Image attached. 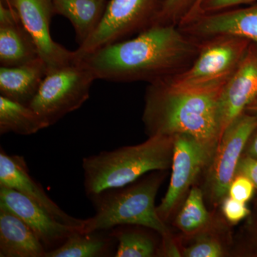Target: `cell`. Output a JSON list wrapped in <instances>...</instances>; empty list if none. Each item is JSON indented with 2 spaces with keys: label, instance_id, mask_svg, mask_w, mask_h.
Here are the masks:
<instances>
[{
  "label": "cell",
  "instance_id": "cell-11",
  "mask_svg": "<svg viewBox=\"0 0 257 257\" xmlns=\"http://www.w3.org/2000/svg\"><path fill=\"white\" fill-rule=\"evenodd\" d=\"M0 205L18 216L31 228L47 251L60 246L79 228L59 222L43 208L16 189L0 186Z\"/></svg>",
  "mask_w": 257,
  "mask_h": 257
},
{
  "label": "cell",
  "instance_id": "cell-4",
  "mask_svg": "<svg viewBox=\"0 0 257 257\" xmlns=\"http://www.w3.org/2000/svg\"><path fill=\"white\" fill-rule=\"evenodd\" d=\"M162 179L155 174L130 187L109 189L94 196L91 199L95 214L84 219L81 232H98L116 226L135 225L155 230L164 238L170 236L155 207Z\"/></svg>",
  "mask_w": 257,
  "mask_h": 257
},
{
  "label": "cell",
  "instance_id": "cell-30",
  "mask_svg": "<svg viewBox=\"0 0 257 257\" xmlns=\"http://www.w3.org/2000/svg\"><path fill=\"white\" fill-rule=\"evenodd\" d=\"M245 149L246 156L257 159V128L250 137Z\"/></svg>",
  "mask_w": 257,
  "mask_h": 257
},
{
  "label": "cell",
  "instance_id": "cell-33",
  "mask_svg": "<svg viewBox=\"0 0 257 257\" xmlns=\"http://www.w3.org/2000/svg\"><path fill=\"white\" fill-rule=\"evenodd\" d=\"M256 242H257V241H256Z\"/></svg>",
  "mask_w": 257,
  "mask_h": 257
},
{
  "label": "cell",
  "instance_id": "cell-3",
  "mask_svg": "<svg viewBox=\"0 0 257 257\" xmlns=\"http://www.w3.org/2000/svg\"><path fill=\"white\" fill-rule=\"evenodd\" d=\"M175 137L155 135L145 143L103 151L82 160L84 187L92 198L109 189L121 188L142 176L172 166Z\"/></svg>",
  "mask_w": 257,
  "mask_h": 257
},
{
  "label": "cell",
  "instance_id": "cell-1",
  "mask_svg": "<svg viewBox=\"0 0 257 257\" xmlns=\"http://www.w3.org/2000/svg\"><path fill=\"white\" fill-rule=\"evenodd\" d=\"M172 24H157L138 36L106 45L82 60L96 79L150 83L179 73L194 62L200 42Z\"/></svg>",
  "mask_w": 257,
  "mask_h": 257
},
{
  "label": "cell",
  "instance_id": "cell-6",
  "mask_svg": "<svg viewBox=\"0 0 257 257\" xmlns=\"http://www.w3.org/2000/svg\"><path fill=\"white\" fill-rule=\"evenodd\" d=\"M94 74L82 61L47 73L29 106L47 124H55L89 98Z\"/></svg>",
  "mask_w": 257,
  "mask_h": 257
},
{
  "label": "cell",
  "instance_id": "cell-15",
  "mask_svg": "<svg viewBox=\"0 0 257 257\" xmlns=\"http://www.w3.org/2000/svg\"><path fill=\"white\" fill-rule=\"evenodd\" d=\"M47 251L26 223L0 205V256L45 257Z\"/></svg>",
  "mask_w": 257,
  "mask_h": 257
},
{
  "label": "cell",
  "instance_id": "cell-28",
  "mask_svg": "<svg viewBox=\"0 0 257 257\" xmlns=\"http://www.w3.org/2000/svg\"><path fill=\"white\" fill-rule=\"evenodd\" d=\"M236 175L246 176L257 189V159L242 155L238 164Z\"/></svg>",
  "mask_w": 257,
  "mask_h": 257
},
{
  "label": "cell",
  "instance_id": "cell-31",
  "mask_svg": "<svg viewBox=\"0 0 257 257\" xmlns=\"http://www.w3.org/2000/svg\"><path fill=\"white\" fill-rule=\"evenodd\" d=\"M244 112L247 113V114L250 115H252V116L257 118V98L247 108H246Z\"/></svg>",
  "mask_w": 257,
  "mask_h": 257
},
{
  "label": "cell",
  "instance_id": "cell-32",
  "mask_svg": "<svg viewBox=\"0 0 257 257\" xmlns=\"http://www.w3.org/2000/svg\"><path fill=\"white\" fill-rule=\"evenodd\" d=\"M2 1L3 2V3H5V5H8V7H11L10 5V1L9 0H2Z\"/></svg>",
  "mask_w": 257,
  "mask_h": 257
},
{
  "label": "cell",
  "instance_id": "cell-24",
  "mask_svg": "<svg viewBox=\"0 0 257 257\" xmlns=\"http://www.w3.org/2000/svg\"><path fill=\"white\" fill-rule=\"evenodd\" d=\"M224 253L220 242L211 237L201 238L183 250V256L187 257H220Z\"/></svg>",
  "mask_w": 257,
  "mask_h": 257
},
{
  "label": "cell",
  "instance_id": "cell-20",
  "mask_svg": "<svg viewBox=\"0 0 257 257\" xmlns=\"http://www.w3.org/2000/svg\"><path fill=\"white\" fill-rule=\"evenodd\" d=\"M111 238L104 237L96 232L74 231L58 247L47 251L45 257H97L106 256Z\"/></svg>",
  "mask_w": 257,
  "mask_h": 257
},
{
  "label": "cell",
  "instance_id": "cell-8",
  "mask_svg": "<svg viewBox=\"0 0 257 257\" xmlns=\"http://www.w3.org/2000/svg\"><path fill=\"white\" fill-rule=\"evenodd\" d=\"M169 188L157 213L168 219L203 169L210 164L217 144L205 143L187 135H175Z\"/></svg>",
  "mask_w": 257,
  "mask_h": 257
},
{
  "label": "cell",
  "instance_id": "cell-5",
  "mask_svg": "<svg viewBox=\"0 0 257 257\" xmlns=\"http://www.w3.org/2000/svg\"><path fill=\"white\" fill-rule=\"evenodd\" d=\"M200 42L195 60L187 69L162 79L177 89H221L246 55L251 42L241 37L224 35Z\"/></svg>",
  "mask_w": 257,
  "mask_h": 257
},
{
  "label": "cell",
  "instance_id": "cell-12",
  "mask_svg": "<svg viewBox=\"0 0 257 257\" xmlns=\"http://www.w3.org/2000/svg\"><path fill=\"white\" fill-rule=\"evenodd\" d=\"M180 28L199 41L230 35L246 39L257 45V4L202 14Z\"/></svg>",
  "mask_w": 257,
  "mask_h": 257
},
{
  "label": "cell",
  "instance_id": "cell-26",
  "mask_svg": "<svg viewBox=\"0 0 257 257\" xmlns=\"http://www.w3.org/2000/svg\"><path fill=\"white\" fill-rule=\"evenodd\" d=\"M222 211L226 220L232 224L239 222L250 214L246 203L239 202L228 195L223 199Z\"/></svg>",
  "mask_w": 257,
  "mask_h": 257
},
{
  "label": "cell",
  "instance_id": "cell-14",
  "mask_svg": "<svg viewBox=\"0 0 257 257\" xmlns=\"http://www.w3.org/2000/svg\"><path fill=\"white\" fill-rule=\"evenodd\" d=\"M0 186L16 189L43 208L54 219L69 226L82 229L84 219H77L62 210L32 178L23 157L0 152Z\"/></svg>",
  "mask_w": 257,
  "mask_h": 257
},
{
  "label": "cell",
  "instance_id": "cell-29",
  "mask_svg": "<svg viewBox=\"0 0 257 257\" xmlns=\"http://www.w3.org/2000/svg\"><path fill=\"white\" fill-rule=\"evenodd\" d=\"M203 2H204V0H196L191 9L189 10L188 13H187L183 20L179 24L180 26L187 25V23H190L199 16L200 14L201 6H202Z\"/></svg>",
  "mask_w": 257,
  "mask_h": 257
},
{
  "label": "cell",
  "instance_id": "cell-27",
  "mask_svg": "<svg viewBox=\"0 0 257 257\" xmlns=\"http://www.w3.org/2000/svg\"><path fill=\"white\" fill-rule=\"evenodd\" d=\"M256 1L257 0H204L199 15L231 9L234 7L249 4Z\"/></svg>",
  "mask_w": 257,
  "mask_h": 257
},
{
  "label": "cell",
  "instance_id": "cell-7",
  "mask_svg": "<svg viewBox=\"0 0 257 257\" xmlns=\"http://www.w3.org/2000/svg\"><path fill=\"white\" fill-rule=\"evenodd\" d=\"M164 0H110L95 31L75 52L77 60L157 25Z\"/></svg>",
  "mask_w": 257,
  "mask_h": 257
},
{
  "label": "cell",
  "instance_id": "cell-25",
  "mask_svg": "<svg viewBox=\"0 0 257 257\" xmlns=\"http://www.w3.org/2000/svg\"><path fill=\"white\" fill-rule=\"evenodd\" d=\"M255 187L246 176L236 175L230 184L228 196L241 202H247L253 197Z\"/></svg>",
  "mask_w": 257,
  "mask_h": 257
},
{
  "label": "cell",
  "instance_id": "cell-22",
  "mask_svg": "<svg viewBox=\"0 0 257 257\" xmlns=\"http://www.w3.org/2000/svg\"><path fill=\"white\" fill-rule=\"evenodd\" d=\"M113 236L118 241L116 257H152L156 253V244L145 233L135 230L114 232Z\"/></svg>",
  "mask_w": 257,
  "mask_h": 257
},
{
  "label": "cell",
  "instance_id": "cell-10",
  "mask_svg": "<svg viewBox=\"0 0 257 257\" xmlns=\"http://www.w3.org/2000/svg\"><path fill=\"white\" fill-rule=\"evenodd\" d=\"M9 1L36 44L39 55L46 64L48 73L77 61L74 51L67 50L51 36V18L55 15L52 0Z\"/></svg>",
  "mask_w": 257,
  "mask_h": 257
},
{
  "label": "cell",
  "instance_id": "cell-2",
  "mask_svg": "<svg viewBox=\"0 0 257 257\" xmlns=\"http://www.w3.org/2000/svg\"><path fill=\"white\" fill-rule=\"evenodd\" d=\"M221 89H177L163 79L150 83L145 95L143 121L149 137L187 135L218 144L222 135Z\"/></svg>",
  "mask_w": 257,
  "mask_h": 257
},
{
  "label": "cell",
  "instance_id": "cell-17",
  "mask_svg": "<svg viewBox=\"0 0 257 257\" xmlns=\"http://www.w3.org/2000/svg\"><path fill=\"white\" fill-rule=\"evenodd\" d=\"M54 14L67 19L74 29L76 40L82 45L100 23L106 0H52Z\"/></svg>",
  "mask_w": 257,
  "mask_h": 257
},
{
  "label": "cell",
  "instance_id": "cell-19",
  "mask_svg": "<svg viewBox=\"0 0 257 257\" xmlns=\"http://www.w3.org/2000/svg\"><path fill=\"white\" fill-rule=\"evenodd\" d=\"M48 127L40 115L26 104L0 95V134L31 135Z\"/></svg>",
  "mask_w": 257,
  "mask_h": 257
},
{
  "label": "cell",
  "instance_id": "cell-9",
  "mask_svg": "<svg viewBox=\"0 0 257 257\" xmlns=\"http://www.w3.org/2000/svg\"><path fill=\"white\" fill-rule=\"evenodd\" d=\"M257 128V118L243 113L227 126L221 135L209 164L208 187L214 203L223 201L236 173L250 137Z\"/></svg>",
  "mask_w": 257,
  "mask_h": 257
},
{
  "label": "cell",
  "instance_id": "cell-21",
  "mask_svg": "<svg viewBox=\"0 0 257 257\" xmlns=\"http://www.w3.org/2000/svg\"><path fill=\"white\" fill-rule=\"evenodd\" d=\"M210 221V213L204 204L202 192L194 187L177 215L176 224L186 234H194L207 227Z\"/></svg>",
  "mask_w": 257,
  "mask_h": 257
},
{
  "label": "cell",
  "instance_id": "cell-18",
  "mask_svg": "<svg viewBox=\"0 0 257 257\" xmlns=\"http://www.w3.org/2000/svg\"><path fill=\"white\" fill-rule=\"evenodd\" d=\"M39 57L36 44L21 21L0 25L1 67H18Z\"/></svg>",
  "mask_w": 257,
  "mask_h": 257
},
{
  "label": "cell",
  "instance_id": "cell-23",
  "mask_svg": "<svg viewBox=\"0 0 257 257\" xmlns=\"http://www.w3.org/2000/svg\"><path fill=\"white\" fill-rule=\"evenodd\" d=\"M196 0H164L157 24H180Z\"/></svg>",
  "mask_w": 257,
  "mask_h": 257
},
{
  "label": "cell",
  "instance_id": "cell-13",
  "mask_svg": "<svg viewBox=\"0 0 257 257\" xmlns=\"http://www.w3.org/2000/svg\"><path fill=\"white\" fill-rule=\"evenodd\" d=\"M256 98L257 45L251 43L219 95V113L223 133L236 118L244 113Z\"/></svg>",
  "mask_w": 257,
  "mask_h": 257
},
{
  "label": "cell",
  "instance_id": "cell-16",
  "mask_svg": "<svg viewBox=\"0 0 257 257\" xmlns=\"http://www.w3.org/2000/svg\"><path fill=\"white\" fill-rule=\"evenodd\" d=\"M48 73L40 57L18 67H0V94L11 100L29 105Z\"/></svg>",
  "mask_w": 257,
  "mask_h": 257
}]
</instances>
